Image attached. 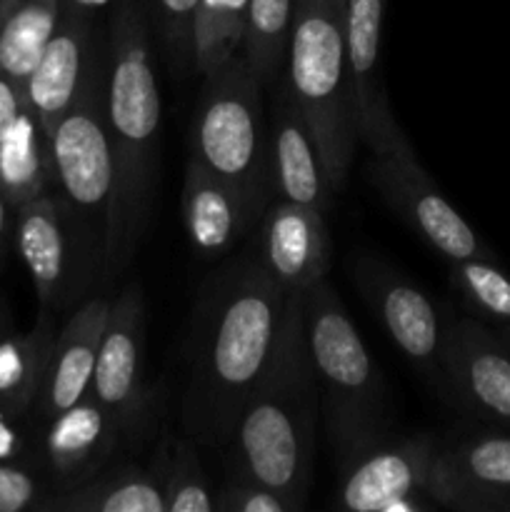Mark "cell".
I'll return each instance as SVG.
<instances>
[{
	"mask_svg": "<svg viewBox=\"0 0 510 512\" xmlns=\"http://www.w3.org/2000/svg\"><path fill=\"white\" fill-rule=\"evenodd\" d=\"M293 15L295 0H250L248 5L240 55L265 90L283 78Z\"/></svg>",
	"mask_w": 510,
	"mask_h": 512,
	"instance_id": "484cf974",
	"label": "cell"
},
{
	"mask_svg": "<svg viewBox=\"0 0 510 512\" xmlns=\"http://www.w3.org/2000/svg\"><path fill=\"white\" fill-rule=\"evenodd\" d=\"M55 333V315L38 310V320L28 333L8 330L0 338V408L33 415L53 353Z\"/></svg>",
	"mask_w": 510,
	"mask_h": 512,
	"instance_id": "7402d4cb",
	"label": "cell"
},
{
	"mask_svg": "<svg viewBox=\"0 0 510 512\" xmlns=\"http://www.w3.org/2000/svg\"><path fill=\"white\" fill-rule=\"evenodd\" d=\"M13 243L45 313L78 308L103 278V240L55 188L15 208Z\"/></svg>",
	"mask_w": 510,
	"mask_h": 512,
	"instance_id": "ba28073f",
	"label": "cell"
},
{
	"mask_svg": "<svg viewBox=\"0 0 510 512\" xmlns=\"http://www.w3.org/2000/svg\"><path fill=\"white\" fill-rule=\"evenodd\" d=\"M303 330L335 460L390 433V390L328 278L303 290Z\"/></svg>",
	"mask_w": 510,
	"mask_h": 512,
	"instance_id": "277c9868",
	"label": "cell"
},
{
	"mask_svg": "<svg viewBox=\"0 0 510 512\" xmlns=\"http://www.w3.org/2000/svg\"><path fill=\"white\" fill-rule=\"evenodd\" d=\"M0 3H3V0H0Z\"/></svg>",
	"mask_w": 510,
	"mask_h": 512,
	"instance_id": "f35d334b",
	"label": "cell"
},
{
	"mask_svg": "<svg viewBox=\"0 0 510 512\" xmlns=\"http://www.w3.org/2000/svg\"><path fill=\"white\" fill-rule=\"evenodd\" d=\"M438 388L485 423L510 430V348L473 318H448Z\"/></svg>",
	"mask_w": 510,
	"mask_h": 512,
	"instance_id": "5bb4252c",
	"label": "cell"
},
{
	"mask_svg": "<svg viewBox=\"0 0 510 512\" xmlns=\"http://www.w3.org/2000/svg\"><path fill=\"white\" fill-rule=\"evenodd\" d=\"M358 138L370 153V178L380 198L435 253L448 260L495 258L420 165L388 98L360 120Z\"/></svg>",
	"mask_w": 510,
	"mask_h": 512,
	"instance_id": "52a82bcc",
	"label": "cell"
},
{
	"mask_svg": "<svg viewBox=\"0 0 510 512\" xmlns=\"http://www.w3.org/2000/svg\"><path fill=\"white\" fill-rule=\"evenodd\" d=\"M385 0H345V65L358 123L388 98L380 80Z\"/></svg>",
	"mask_w": 510,
	"mask_h": 512,
	"instance_id": "cb8c5ba5",
	"label": "cell"
},
{
	"mask_svg": "<svg viewBox=\"0 0 510 512\" xmlns=\"http://www.w3.org/2000/svg\"><path fill=\"white\" fill-rule=\"evenodd\" d=\"M180 208L190 248L208 260L233 250L263 215L243 190L195 158L185 165Z\"/></svg>",
	"mask_w": 510,
	"mask_h": 512,
	"instance_id": "ffe728a7",
	"label": "cell"
},
{
	"mask_svg": "<svg viewBox=\"0 0 510 512\" xmlns=\"http://www.w3.org/2000/svg\"><path fill=\"white\" fill-rule=\"evenodd\" d=\"M108 73V65H105ZM105 73L50 130L55 193L103 240L108 258L115 223V158L105 120ZM105 270V265H103Z\"/></svg>",
	"mask_w": 510,
	"mask_h": 512,
	"instance_id": "9c48e42d",
	"label": "cell"
},
{
	"mask_svg": "<svg viewBox=\"0 0 510 512\" xmlns=\"http://www.w3.org/2000/svg\"><path fill=\"white\" fill-rule=\"evenodd\" d=\"M8 330H10V315H8V308H5L3 295H0V338H3Z\"/></svg>",
	"mask_w": 510,
	"mask_h": 512,
	"instance_id": "d590c367",
	"label": "cell"
},
{
	"mask_svg": "<svg viewBox=\"0 0 510 512\" xmlns=\"http://www.w3.org/2000/svg\"><path fill=\"white\" fill-rule=\"evenodd\" d=\"M450 285L470 313L510 325V275L495 258L450 260Z\"/></svg>",
	"mask_w": 510,
	"mask_h": 512,
	"instance_id": "f1b7e54d",
	"label": "cell"
},
{
	"mask_svg": "<svg viewBox=\"0 0 510 512\" xmlns=\"http://www.w3.org/2000/svg\"><path fill=\"white\" fill-rule=\"evenodd\" d=\"M105 120L115 158V223L103 280L133 260L155 198L160 90L148 18L138 0H118L108 23Z\"/></svg>",
	"mask_w": 510,
	"mask_h": 512,
	"instance_id": "7a4b0ae2",
	"label": "cell"
},
{
	"mask_svg": "<svg viewBox=\"0 0 510 512\" xmlns=\"http://www.w3.org/2000/svg\"><path fill=\"white\" fill-rule=\"evenodd\" d=\"M255 233V260L288 293H303L328 278L333 243L320 210L273 198L255 223Z\"/></svg>",
	"mask_w": 510,
	"mask_h": 512,
	"instance_id": "2e32d148",
	"label": "cell"
},
{
	"mask_svg": "<svg viewBox=\"0 0 510 512\" xmlns=\"http://www.w3.org/2000/svg\"><path fill=\"white\" fill-rule=\"evenodd\" d=\"M55 188L50 135L38 115L25 105L23 113L0 143V193L20 208Z\"/></svg>",
	"mask_w": 510,
	"mask_h": 512,
	"instance_id": "603a6c76",
	"label": "cell"
},
{
	"mask_svg": "<svg viewBox=\"0 0 510 512\" xmlns=\"http://www.w3.org/2000/svg\"><path fill=\"white\" fill-rule=\"evenodd\" d=\"M40 512H165L158 468L115 463L88 483L53 493Z\"/></svg>",
	"mask_w": 510,
	"mask_h": 512,
	"instance_id": "44dd1931",
	"label": "cell"
},
{
	"mask_svg": "<svg viewBox=\"0 0 510 512\" xmlns=\"http://www.w3.org/2000/svg\"><path fill=\"white\" fill-rule=\"evenodd\" d=\"M15 230V208L10 200L0 193V265H3L5 255H8V245L13 243Z\"/></svg>",
	"mask_w": 510,
	"mask_h": 512,
	"instance_id": "e575fe53",
	"label": "cell"
},
{
	"mask_svg": "<svg viewBox=\"0 0 510 512\" xmlns=\"http://www.w3.org/2000/svg\"><path fill=\"white\" fill-rule=\"evenodd\" d=\"M288 298L255 258L225 265L203 285L180 405L183 430L195 445L223 448L233 440L245 400L275 353Z\"/></svg>",
	"mask_w": 510,
	"mask_h": 512,
	"instance_id": "6da1fadb",
	"label": "cell"
},
{
	"mask_svg": "<svg viewBox=\"0 0 510 512\" xmlns=\"http://www.w3.org/2000/svg\"><path fill=\"white\" fill-rule=\"evenodd\" d=\"M63 0L0 3V73L23 88L58 25Z\"/></svg>",
	"mask_w": 510,
	"mask_h": 512,
	"instance_id": "d4e9b609",
	"label": "cell"
},
{
	"mask_svg": "<svg viewBox=\"0 0 510 512\" xmlns=\"http://www.w3.org/2000/svg\"><path fill=\"white\" fill-rule=\"evenodd\" d=\"M273 118L268 123V160L273 198L330 213L335 188L325 170L323 153L303 113L295 108L283 83L273 88Z\"/></svg>",
	"mask_w": 510,
	"mask_h": 512,
	"instance_id": "ac0fdd59",
	"label": "cell"
},
{
	"mask_svg": "<svg viewBox=\"0 0 510 512\" xmlns=\"http://www.w3.org/2000/svg\"><path fill=\"white\" fill-rule=\"evenodd\" d=\"M498 338L503 340V343L508 345V348H510V325H500V330H498Z\"/></svg>",
	"mask_w": 510,
	"mask_h": 512,
	"instance_id": "8d00e7d4",
	"label": "cell"
},
{
	"mask_svg": "<svg viewBox=\"0 0 510 512\" xmlns=\"http://www.w3.org/2000/svg\"><path fill=\"white\" fill-rule=\"evenodd\" d=\"M505 512H510V498H508V505H505Z\"/></svg>",
	"mask_w": 510,
	"mask_h": 512,
	"instance_id": "74e56055",
	"label": "cell"
},
{
	"mask_svg": "<svg viewBox=\"0 0 510 512\" xmlns=\"http://www.w3.org/2000/svg\"><path fill=\"white\" fill-rule=\"evenodd\" d=\"M90 395L118 415L135 438L143 435L150 393L145 388V298L138 283L125 285L110 300Z\"/></svg>",
	"mask_w": 510,
	"mask_h": 512,
	"instance_id": "9a60e30c",
	"label": "cell"
},
{
	"mask_svg": "<svg viewBox=\"0 0 510 512\" xmlns=\"http://www.w3.org/2000/svg\"><path fill=\"white\" fill-rule=\"evenodd\" d=\"M250 0H198L193 20V68L210 75L243 48L245 20Z\"/></svg>",
	"mask_w": 510,
	"mask_h": 512,
	"instance_id": "4316f807",
	"label": "cell"
},
{
	"mask_svg": "<svg viewBox=\"0 0 510 512\" xmlns=\"http://www.w3.org/2000/svg\"><path fill=\"white\" fill-rule=\"evenodd\" d=\"M428 495L438 508L505 512L510 498V435H475L435 450Z\"/></svg>",
	"mask_w": 510,
	"mask_h": 512,
	"instance_id": "e0dca14e",
	"label": "cell"
},
{
	"mask_svg": "<svg viewBox=\"0 0 510 512\" xmlns=\"http://www.w3.org/2000/svg\"><path fill=\"white\" fill-rule=\"evenodd\" d=\"M25 105L28 103H25L23 88L0 73V143H3V138L8 135V130L13 128L18 115L25 110Z\"/></svg>",
	"mask_w": 510,
	"mask_h": 512,
	"instance_id": "836d02e7",
	"label": "cell"
},
{
	"mask_svg": "<svg viewBox=\"0 0 510 512\" xmlns=\"http://www.w3.org/2000/svg\"><path fill=\"white\" fill-rule=\"evenodd\" d=\"M163 483L165 512H213L215 493L210 490L208 475L200 463L198 448L193 440H170L168 448L160 450L155 463Z\"/></svg>",
	"mask_w": 510,
	"mask_h": 512,
	"instance_id": "83f0119b",
	"label": "cell"
},
{
	"mask_svg": "<svg viewBox=\"0 0 510 512\" xmlns=\"http://www.w3.org/2000/svg\"><path fill=\"white\" fill-rule=\"evenodd\" d=\"M95 10L83 0H63L58 25L23 85L25 103L48 135L90 83L105 73L108 40L100 43Z\"/></svg>",
	"mask_w": 510,
	"mask_h": 512,
	"instance_id": "30bf717a",
	"label": "cell"
},
{
	"mask_svg": "<svg viewBox=\"0 0 510 512\" xmlns=\"http://www.w3.org/2000/svg\"><path fill=\"white\" fill-rule=\"evenodd\" d=\"M160 28L173 58L193 65V20L198 0H155Z\"/></svg>",
	"mask_w": 510,
	"mask_h": 512,
	"instance_id": "1f68e13d",
	"label": "cell"
},
{
	"mask_svg": "<svg viewBox=\"0 0 510 512\" xmlns=\"http://www.w3.org/2000/svg\"><path fill=\"white\" fill-rule=\"evenodd\" d=\"M350 278L405 358L438 380L448 330V315H443L438 303L408 275L368 253L353 258Z\"/></svg>",
	"mask_w": 510,
	"mask_h": 512,
	"instance_id": "8fae6325",
	"label": "cell"
},
{
	"mask_svg": "<svg viewBox=\"0 0 510 512\" xmlns=\"http://www.w3.org/2000/svg\"><path fill=\"white\" fill-rule=\"evenodd\" d=\"M435 450L428 433H388L363 445L338 463L335 503L350 512H393L403 500L423 498Z\"/></svg>",
	"mask_w": 510,
	"mask_h": 512,
	"instance_id": "7c38bea8",
	"label": "cell"
},
{
	"mask_svg": "<svg viewBox=\"0 0 510 512\" xmlns=\"http://www.w3.org/2000/svg\"><path fill=\"white\" fill-rule=\"evenodd\" d=\"M203 80L190 128V158L230 180L263 213L273 200L263 83L243 55Z\"/></svg>",
	"mask_w": 510,
	"mask_h": 512,
	"instance_id": "8992f818",
	"label": "cell"
},
{
	"mask_svg": "<svg viewBox=\"0 0 510 512\" xmlns=\"http://www.w3.org/2000/svg\"><path fill=\"white\" fill-rule=\"evenodd\" d=\"M108 298H85L68 315L63 328L55 333L53 353L33 405V423L40 425L90 395L100 338L108 320Z\"/></svg>",
	"mask_w": 510,
	"mask_h": 512,
	"instance_id": "d6986e66",
	"label": "cell"
},
{
	"mask_svg": "<svg viewBox=\"0 0 510 512\" xmlns=\"http://www.w3.org/2000/svg\"><path fill=\"white\" fill-rule=\"evenodd\" d=\"M133 440L135 435L118 415L85 395L73 408L35 425V458L53 493H65L120 463V453Z\"/></svg>",
	"mask_w": 510,
	"mask_h": 512,
	"instance_id": "4fadbf2b",
	"label": "cell"
},
{
	"mask_svg": "<svg viewBox=\"0 0 510 512\" xmlns=\"http://www.w3.org/2000/svg\"><path fill=\"white\" fill-rule=\"evenodd\" d=\"M323 153L335 193L358 148V118L345 65V0H295L283 78Z\"/></svg>",
	"mask_w": 510,
	"mask_h": 512,
	"instance_id": "5b68a950",
	"label": "cell"
},
{
	"mask_svg": "<svg viewBox=\"0 0 510 512\" xmlns=\"http://www.w3.org/2000/svg\"><path fill=\"white\" fill-rule=\"evenodd\" d=\"M320 393L303 330V293H290L268 368L245 400L230 443L235 470L305 510L313 488Z\"/></svg>",
	"mask_w": 510,
	"mask_h": 512,
	"instance_id": "3957f363",
	"label": "cell"
},
{
	"mask_svg": "<svg viewBox=\"0 0 510 512\" xmlns=\"http://www.w3.org/2000/svg\"><path fill=\"white\" fill-rule=\"evenodd\" d=\"M215 512H295L293 505L260 480L233 470L215 490Z\"/></svg>",
	"mask_w": 510,
	"mask_h": 512,
	"instance_id": "4dcf8cb0",
	"label": "cell"
},
{
	"mask_svg": "<svg viewBox=\"0 0 510 512\" xmlns=\"http://www.w3.org/2000/svg\"><path fill=\"white\" fill-rule=\"evenodd\" d=\"M53 495L38 458L0 463V512H40Z\"/></svg>",
	"mask_w": 510,
	"mask_h": 512,
	"instance_id": "f546056e",
	"label": "cell"
},
{
	"mask_svg": "<svg viewBox=\"0 0 510 512\" xmlns=\"http://www.w3.org/2000/svg\"><path fill=\"white\" fill-rule=\"evenodd\" d=\"M30 458H35L33 418L0 408V463Z\"/></svg>",
	"mask_w": 510,
	"mask_h": 512,
	"instance_id": "d6a6232c",
	"label": "cell"
}]
</instances>
